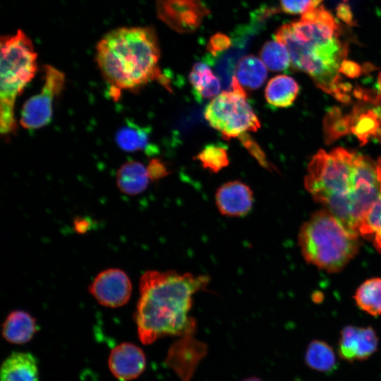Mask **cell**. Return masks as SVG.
Listing matches in <instances>:
<instances>
[{
	"instance_id": "34",
	"label": "cell",
	"mask_w": 381,
	"mask_h": 381,
	"mask_svg": "<svg viewBox=\"0 0 381 381\" xmlns=\"http://www.w3.org/2000/svg\"><path fill=\"white\" fill-rule=\"evenodd\" d=\"M376 167H377V176H378V179L380 183V186H381V158L378 160V162Z\"/></svg>"
},
{
	"instance_id": "29",
	"label": "cell",
	"mask_w": 381,
	"mask_h": 381,
	"mask_svg": "<svg viewBox=\"0 0 381 381\" xmlns=\"http://www.w3.org/2000/svg\"><path fill=\"white\" fill-rule=\"evenodd\" d=\"M312 0H280L282 10L290 14H303L309 7Z\"/></svg>"
},
{
	"instance_id": "21",
	"label": "cell",
	"mask_w": 381,
	"mask_h": 381,
	"mask_svg": "<svg viewBox=\"0 0 381 381\" xmlns=\"http://www.w3.org/2000/svg\"><path fill=\"white\" fill-rule=\"evenodd\" d=\"M116 141L126 152L145 150L148 154H155L157 151V147L150 143L148 130L136 124L122 127L116 135Z\"/></svg>"
},
{
	"instance_id": "18",
	"label": "cell",
	"mask_w": 381,
	"mask_h": 381,
	"mask_svg": "<svg viewBox=\"0 0 381 381\" xmlns=\"http://www.w3.org/2000/svg\"><path fill=\"white\" fill-rule=\"evenodd\" d=\"M299 86L291 77L278 75L267 83L265 96L267 103L274 107H288L298 96Z\"/></svg>"
},
{
	"instance_id": "9",
	"label": "cell",
	"mask_w": 381,
	"mask_h": 381,
	"mask_svg": "<svg viewBox=\"0 0 381 381\" xmlns=\"http://www.w3.org/2000/svg\"><path fill=\"white\" fill-rule=\"evenodd\" d=\"M156 8L158 18L180 33L196 30L209 13L200 0H156Z\"/></svg>"
},
{
	"instance_id": "4",
	"label": "cell",
	"mask_w": 381,
	"mask_h": 381,
	"mask_svg": "<svg viewBox=\"0 0 381 381\" xmlns=\"http://www.w3.org/2000/svg\"><path fill=\"white\" fill-rule=\"evenodd\" d=\"M160 52L150 27L111 30L97 42L96 60L113 97L157 80L166 84L158 66Z\"/></svg>"
},
{
	"instance_id": "1",
	"label": "cell",
	"mask_w": 381,
	"mask_h": 381,
	"mask_svg": "<svg viewBox=\"0 0 381 381\" xmlns=\"http://www.w3.org/2000/svg\"><path fill=\"white\" fill-rule=\"evenodd\" d=\"M305 186L325 210L357 234L362 219L381 195L373 162L342 147L317 152L308 165Z\"/></svg>"
},
{
	"instance_id": "22",
	"label": "cell",
	"mask_w": 381,
	"mask_h": 381,
	"mask_svg": "<svg viewBox=\"0 0 381 381\" xmlns=\"http://www.w3.org/2000/svg\"><path fill=\"white\" fill-rule=\"evenodd\" d=\"M305 361L311 369L321 373L332 372L337 365L333 349L326 342L320 340H313L309 344Z\"/></svg>"
},
{
	"instance_id": "35",
	"label": "cell",
	"mask_w": 381,
	"mask_h": 381,
	"mask_svg": "<svg viewBox=\"0 0 381 381\" xmlns=\"http://www.w3.org/2000/svg\"><path fill=\"white\" fill-rule=\"evenodd\" d=\"M242 381H262V380L257 377H250L246 379H244Z\"/></svg>"
},
{
	"instance_id": "2",
	"label": "cell",
	"mask_w": 381,
	"mask_h": 381,
	"mask_svg": "<svg viewBox=\"0 0 381 381\" xmlns=\"http://www.w3.org/2000/svg\"><path fill=\"white\" fill-rule=\"evenodd\" d=\"M321 1L312 0L301 20L283 25L275 40L287 48L293 67L307 73L322 90L348 102L351 87L340 75L347 45L341 38L339 25Z\"/></svg>"
},
{
	"instance_id": "28",
	"label": "cell",
	"mask_w": 381,
	"mask_h": 381,
	"mask_svg": "<svg viewBox=\"0 0 381 381\" xmlns=\"http://www.w3.org/2000/svg\"><path fill=\"white\" fill-rule=\"evenodd\" d=\"M231 45V40L228 36L224 34L217 33L210 38L207 49L213 56H216L227 50Z\"/></svg>"
},
{
	"instance_id": "19",
	"label": "cell",
	"mask_w": 381,
	"mask_h": 381,
	"mask_svg": "<svg viewBox=\"0 0 381 381\" xmlns=\"http://www.w3.org/2000/svg\"><path fill=\"white\" fill-rule=\"evenodd\" d=\"M194 95L198 100L215 97L219 94L221 83L210 66L198 62L194 64L189 75Z\"/></svg>"
},
{
	"instance_id": "17",
	"label": "cell",
	"mask_w": 381,
	"mask_h": 381,
	"mask_svg": "<svg viewBox=\"0 0 381 381\" xmlns=\"http://www.w3.org/2000/svg\"><path fill=\"white\" fill-rule=\"evenodd\" d=\"M149 180L147 168L136 161H129L123 164L116 174L119 189L131 195L143 192L148 186Z\"/></svg>"
},
{
	"instance_id": "13",
	"label": "cell",
	"mask_w": 381,
	"mask_h": 381,
	"mask_svg": "<svg viewBox=\"0 0 381 381\" xmlns=\"http://www.w3.org/2000/svg\"><path fill=\"white\" fill-rule=\"evenodd\" d=\"M111 373L120 381H129L139 377L146 367V357L138 346L124 342L115 346L108 359Z\"/></svg>"
},
{
	"instance_id": "32",
	"label": "cell",
	"mask_w": 381,
	"mask_h": 381,
	"mask_svg": "<svg viewBox=\"0 0 381 381\" xmlns=\"http://www.w3.org/2000/svg\"><path fill=\"white\" fill-rule=\"evenodd\" d=\"M89 226V222L84 219L79 218L75 221V227L78 232L85 231Z\"/></svg>"
},
{
	"instance_id": "15",
	"label": "cell",
	"mask_w": 381,
	"mask_h": 381,
	"mask_svg": "<svg viewBox=\"0 0 381 381\" xmlns=\"http://www.w3.org/2000/svg\"><path fill=\"white\" fill-rule=\"evenodd\" d=\"M1 381H38L37 360L28 352H13L3 362Z\"/></svg>"
},
{
	"instance_id": "24",
	"label": "cell",
	"mask_w": 381,
	"mask_h": 381,
	"mask_svg": "<svg viewBox=\"0 0 381 381\" xmlns=\"http://www.w3.org/2000/svg\"><path fill=\"white\" fill-rule=\"evenodd\" d=\"M358 234L371 241L375 248L381 253V195L362 219Z\"/></svg>"
},
{
	"instance_id": "8",
	"label": "cell",
	"mask_w": 381,
	"mask_h": 381,
	"mask_svg": "<svg viewBox=\"0 0 381 381\" xmlns=\"http://www.w3.org/2000/svg\"><path fill=\"white\" fill-rule=\"evenodd\" d=\"M65 83V75L52 66L44 67V83L40 92L29 98L20 111V124L26 129H38L49 123L53 103Z\"/></svg>"
},
{
	"instance_id": "31",
	"label": "cell",
	"mask_w": 381,
	"mask_h": 381,
	"mask_svg": "<svg viewBox=\"0 0 381 381\" xmlns=\"http://www.w3.org/2000/svg\"><path fill=\"white\" fill-rule=\"evenodd\" d=\"M147 170L150 179L152 181L158 180L169 174L164 162L158 159H152L147 167Z\"/></svg>"
},
{
	"instance_id": "3",
	"label": "cell",
	"mask_w": 381,
	"mask_h": 381,
	"mask_svg": "<svg viewBox=\"0 0 381 381\" xmlns=\"http://www.w3.org/2000/svg\"><path fill=\"white\" fill-rule=\"evenodd\" d=\"M205 275L149 270L140 279L135 320L143 344L167 336L193 335L196 322L190 315L195 293L205 290Z\"/></svg>"
},
{
	"instance_id": "5",
	"label": "cell",
	"mask_w": 381,
	"mask_h": 381,
	"mask_svg": "<svg viewBox=\"0 0 381 381\" xmlns=\"http://www.w3.org/2000/svg\"><path fill=\"white\" fill-rule=\"evenodd\" d=\"M358 234L327 210L315 212L301 226L298 243L305 260L327 272H338L355 256Z\"/></svg>"
},
{
	"instance_id": "12",
	"label": "cell",
	"mask_w": 381,
	"mask_h": 381,
	"mask_svg": "<svg viewBox=\"0 0 381 381\" xmlns=\"http://www.w3.org/2000/svg\"><path fill=\"white\" fill-rule=\"evenodd\" d=\"M378 346V338L370 327L346 326L341 332L338 353L348 361H364L370 357Z\"/></svg>"
},
{
	"instance_id": "7",
	"label": "cell",
	"mask_w": 381,
	"mask_h": 381,
	"mask_svg": "<svg viewBox=\"0 0 381 381\" xmlns=\"http://www.w3.org/2000/svg\"><path fill=\"white\" fill-rule=\"evenodd\" d=\"M231 88L214 97L204 111L209 124L226 140L256 131L260 127L258 116L247 102L246 92L235 77Z\"/></svg>"
},
{
	"instance_id": "6",
	"label": "cell",
	"mask_w": 381,
	"mask_h": 381,
	"mask_svg": "<svg viewBox=\"0 0 381 381\" xmlns=\"http://www.w3.org/2000/svg\"><path fill=\"white\" fill-rule=\"evenodd\" d=\"M0 49V131L8 135L16 128L15 102L36 73L37 54L31 39L20 29L2 35Z\"/></svg>"
},
{
	"instance_id": "25",
	"label": "cell",
	"mask_w": 381,
	"mask_h": 381,
	"mask_svg": "<svg viewBox=\"0 0 381 381\" xmlns=\"http://www.w3.org/2000/svg\"><path fill=\"white\" fill-rule=\"evenodd\" d=\"M260 59L272 71H282L291 64L290 56L286 46L277 40L267 42L261 48Z\"/></svg>"
},
{
	"instance_id": "11",
	"label": "cell",
	"mask_w": 381,
	"mask_h": 381,
	"mask_svg": "<svg viewBox=\"0 0 381 381\" xmlns=\"http://www.w3.org/2000/svg\"><path fill=\"white\" fill-rule=\"evenodd\" d=\"M97 301L107 307L118 308L127 303L132 292V284L123 270L110 268L99 273L89 286Z\"/></svg>"
},
{
	"instance_id": "30",
	"label": "cell",
	"mask_w": 381,
	"mask_h": 381,
	"mask_svg": "<svg viewBox=\"0 0 381 381\" xmlns=\"http://www.w3.org/2000/svg\"><path fill=\"white\" fill-rule=\"evenodd\" d=\"M242 143L250 151V152L258 160L260 164L265 167H268V163L265 158L263 152L260 147L246 133L238 136Z\"/></svg>"
},
{
	"instance_id": "10",
	"label": "cell",
	"mask_w": 381,
	"mask_h": 381,
	"mask_svg": "<svg viewBox=\"0 0 381 381\" xmlns=\"http://www.w3.org/2000/svg\"><path fill=\"white\" fill-rule=\"evenodd\" d=\"M207 353V346L193 335L181 337L169 347L164 363L181 381H191L198 366Z\"/></svg>"
},
{
	"instance_id": "14",
	"label": "cell",
	"mask_w": 381,
	"mask_h": 381,
	"mask_svg": "<svg viewBox=\"0 0 381 381\" xmlns=\"http://www.w3.org/2000/svg\"><path fill=\"white\" fill-rule=\"evenodd\" d=\"M250 188L240 181L221 186L215 194V202L219 212L225 216L240 217L247 215L253 205Z\"/></svg>"
},
{
	"instance_id": "27",
	"label": "cell",
	"mask_w": 381,
	"mask_h": 381,
	"mask_svg": "<svg viewBox=\"0 0 381 381\" xmlns=\"http://www.w3.org/2000/svg\"><path fill=\"white\" fill-rule=\"evenodd\" d=\"M377 119L378 117L373 112L363 114L352 127L353 133L361 140H365L370 135L376 131L379 126Z\"/></svg>"
},
{
	"instance_id": "26",
	"label": "cell",
	"mask_w": 381,
	"mask_h": 381,
	"mask_svg": "<svg viewBox=\"0 0 381 381\" xmlns=\"http://www.w3.org/2000/svg\"><path fill=\"white\" fill-rule=\"evenodd\" d=\"M197 159L205 169L214 173L219 171L229 164L226 148L218 144L206 145L198 154Z\"/></svg>"
},
{
	"instance_id": "23",
	"label": "cell",
	"mask_w": 381,
	"mask_h": 381,
	"mask_svg": "<svg viewBox=\"0 0 381 381\" xmlns=\"http://www.w3.org/2000/svg\"><path fill=\"white\" fill-rule=\"evenodd\" d=\"M354 298L361 309L372 315L381 314V278L364 282L357 289Z\"/></svg>"
},
{
	"instance_id": "33",
	"label": "cell",
	"mask_w": 381,
	"mask_h": 381,
	"mask_svg": "<svg viewBox=\"0 0 381 381\" xmlns=\"http://www.w3.org/2000/svg\"><path fill=\"white\" fill-rule=\"evenodd\" d=\"M377 92L378 99L381 101V71L380 72L377 77Z\"/></svg>"
},
{
	"instance_id": "16",
	"label": "cell",
	"mask_w": 381,
	"mask_h": 381,
	"mask_svg": "<svg viewBox=\"0 0 381 381\" xmlns=\"http://www.w3.org/2000/svg\"><path fill=\"white\" fill-rule=\"evenodd\" d=\"M35 319L23 310H13L2 325V335L9 343L23 344L32 339L37 332Z\"/></svg>"
},
{
	"instance_id": "20",
	"label": "cell",
	"mask_w": 381,
	"mask_h": 381,
	"mask_svg": "<svg viewBox=\"0 0 381 381\" xmlns=\"http://www.w3.org/2000/svg\"><path fill=\"white\" fill-rule=\"evenodd\" d=\"M267 76V70L261 59L253 55L241 58L235 69V78L239 84L248 90L261 87Z\"/></svg>"
}]
</instances>
